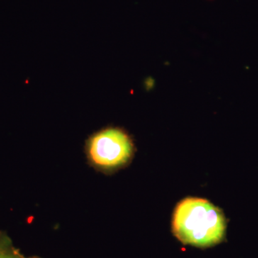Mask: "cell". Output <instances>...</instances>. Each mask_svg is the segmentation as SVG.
<instances>
[{
  "mask_svg": "<svg viewBox=\"0 0 258 258\" xmlns=\"http://www.w3.org/2000/svg\"><path fill=\"white\" fill-rule=\"evenodd\" d=\"M85 154L88 165L95 171L110 174L128 165L134 157V146L124 131L108 127L88 139Z\"/></svg>",
  "mask_w": 258,
  "mask_h": 258,
  "instance_id": "2",
  "label": "cell"
},
{
  "mask_svg": "<svg viewBox=\"0 0 258 258\" xmlns=\"http://www.w3.org/2000/svg\"><path fill=\"white\" fill-rule=\"evenodd\" d=\"M0 258H41L37 256L26 257L15 247L13 241L5 232L0 231Z\"/></svg>",
  "mask_w": 258,
  "mask_h": 258,
  "instance_id": "3",
  "label": "cell"
},
{
  "mask_svg": "<svg viewBox=\"0 0 258 258\" xmlns=\"http://www.w3.org/2000/svg\"><path fill=\"white\" fill-rule=\"evenodd\" d=\"M226 220L208 200L190 198L178 204L173 217V233L185 244L209 247L223 240Z\"/></svg>",
  "mask_w": 258,
  "mask_h": 258,
  "instance_id": "1",
  "label": "cell"
}]
</instances>
